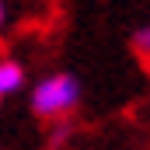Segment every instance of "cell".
<instances>
[{
	"label": "cell",
	"mask_w": 150,
	"mask_h": 150,
	"mask_svg": "<svg viewBox=\"0 0 150 150\" xmlns=\"http://www.w3.org/2000/svg\"><path fill=\"white\" fill-rule=\"evenodd\" d=\"M80 105V80L74 74H49L32 87V112L38 119H67Z\"/></svg>",
	"instance_id": "1"
},
{
	"label": "cell",
	"mask_w": 150,
	"mask_h": 150,
	"mask_svg": "<svg viewBox=\"0 0 150 150\" xmlns=\"http://www.w3.org/2000/svg\"><path fill=\"white\" fill-rule=\"evenodd\" d=\"M25 87V70L14 59H0V98H11Z\"/></svg>",
	"instance_id": "2"
},
{
	"label": "cell",
	"mask_w": 150,
	"mask_h": 150,
	"mask_svg": "<svg viewBox=\"0 0 150 150\" xmlns=\"http://www.w3.org/2000/svg\"><path fill=\"white\" fill-rule=\"evenodd\" d=\"M133 49H136L140 59H147V52H150V28H147V25L133 32Z\"/></svg>",
	"instance_id": "3"
},
{
	"label": "cell",
	"mask_w": 150,
	"mask_h": 150,
	"mask_svg": "<svg viewBox=\"0 0 150 150\" xmlns=\"http://www.w3.org/2000/svg\"><path fill=\"white\" fill-rule=\"evenodd\" d=\"M4 25H7V7H4V0H0V32H4Z\"/></svg>",
	"instance_id": "4"
}]
</instances>
